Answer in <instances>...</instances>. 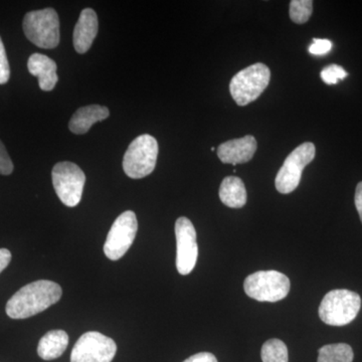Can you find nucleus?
Wrapping results in <instances>:
<instances>
[{"instance_id":"obj_25","label":"nucleus","mask_w":362,"mask_h":362,"mask_svg":"<svg viewBox=\"0 0 362 362\" xmlns=\"http://www.w3.org/2000/svg\"><path fill=\"white\" fill-rule=\"evenodd\" d=\"M183 362H218L216 357L209 352H201V354H194V356L188 357Z\"/></svg>"},{"instance_id":"obj_3","label":"nucleus","mask_w":362,"mask_h":362,"mask_svg":"<svg viewBox=\"0 0 362 362\" xmlns=\"http://www.w3.org/2000/svg\"><path fill=\"white\" fill-rule=\"evenodd\" d=\"M158 151V142L153 136H138L131 142L124 156V173L133 180L151 175L156 169Z\"/></svg>"},{"instance_id":"obj_13","label":"nucleus","mask_w":362,"mask_h":362,"mask_svg":"<svg viewBox=\"0 0 362 362\" xmlns=\"http://www.w3.org/2000/svg\"><path fill=\"white\" fill-rule=\"evenodd\" d=\"M98 16L92 8H86L81 13L74 30V47L78 54H85L92 47L98 33Z\"/></svg>"},{"instance_id":"obj_14","label":"nucleus","mask_w":362,"mask_h":362,"mask_svg":"<svg viewBox=\"0 0 362 362\" xmlns=\"http://www.w3.org/2000/svg\"><path fill=\"white\" fill-rule=\"evenodd\" d=\"M28 68L33 76L39 78L40 89L45 92L54 90L59 81L58 66L54 59L45 54H33L28 59Z\"/></svg>"},{"instance_id":"obj_1","label":"nucleus","mask_w":362,"mask_h":362,"mask_svg":"<svg viewBox=\"0 0 362 362\" xmlns=\"http://www.w3.org/2000/svg\"><path fill=\"white\" fill-rule=\"evenodd\" d=\"M63 295L61 286L49 280H40L18 290L6 304V314L13 319H26L42 313L58 303Z\"/></svg>"},{"instance_id":"obj_23","label":"nucleus","mask_w":362,"mask_h":362,"mask_svg":"<svg viewBox=\"0 0 362 362\" xmlns=\"http://www.w3.org/2000/svg\"><path fill=\"white\" fill-rule=\"evenodd\" d=\"M332 49V42L329 40L314 39L309 47V52L314 56H324Z\"/></svg>"},{"instance_id":"obj_9","label":"nucleus","mask_w":362,"mask_h":362,"mask_svg":"<svg viewBox=\"0 0 362 362\" xmlns=\"http://www.w3.org/2000/svg\"><path fill=\"white\" fill-rule=\"evenodd\" d=\"M138 223L134 211H127L121 214L112 225L106 242L104 252L111 261H118L132 246L137 233Z\"/></svg>"},{"instance_id":"obj_19","label":"nucleus","mask_w":362,"mask_h":362,"mask_svg":"<svg viewBox=\"0 0 362 362\" xmlns=\"http://www.w3.org/2000/svg\"><path fill=\"white\" fill-rule=\"evenodd\" d=\"M261 356L263 362H289L287 345L282 340L270 339L264 343Z\"/></svg>"},{"instance_id":"obj_2","label":"nucleus","mask_w":362,"mask_h":362,"mask_svg":"<svg viewBox=\"0 0 362 362\" xmlns=\"http://www.w3.org/2000/svg\"><path fill=\"white\" fill-rule=\"evenodd\" d=\"M361 298L346 289L332 290L325 295L319 306V317L330 326H344L356 318L361 310Z\"/></svg>"},{"instance_id":"obj_26","label":"nucleus","mask_w":362,"mask_h":362,"mask_svg":"<svg viewBox=\"0 0 362 362\" xmlns=\"http://www.w3.org/2000/svg\"><path fill=\"white\" fill-rule=\"evenodd\" d=\"M11 261V252L7 249H0V273L6 270Z\"/></svg>"},{"instance_id":"obj_24","label":"nucleus","mask_w":362,"mask_h":362,"mask_svg":"<svg viewBox=\"0 0 362 362\" xmlns=\"http://www.w3.org/2000/svg\"><path fill=\"white\" fill-rule=\"evenodd\" d=\"M13 163L7 153L6 146L0 141V175H9L13 173Z\"/></svg>"},{"instance_id":"obj_8","label":"nucleus","mask_w":362,"mask_h":362,"mask_svg":"<svg viewBox=\"0 0 362 362\" xmlns=\"http://www.w3.org/2000/svg\"><path fill=\"white\" fill-rule=\"evenodd\" d=\"M315 145L305 142L293 150L276 176L275 185L280 194H291L300 185L302 173L315 157Z\"/></svg>"},{"instance_id":"obj_12","label":"nucleus","mask_w":362,"mask_h":362,"mask_svg":"<svg viewBox=\"0 0 362 362\" xmlns=\"http://www.w3.org/2000/svg\"><path fill=\"white\" fill-rule=\"evenodd\" d=\"M258 143L256 138L247 135L240 139L230 140L218 147V156L225 164L247 163L251 161L257 151Z\"/></svg>"},{"instance_id":"obj_11","label":"nucleus","mask_w":362,"mask_h":362,"mask_svg":"<svg viewBox=\"0 0 362 362\" xmlns=\"http://www.w3.org/2000/svg\"><path fill=\"white\" fill-rule=\"evenodd\" d=\"M176 268L180 275H188L194 271L199 257L197 232L192 221L181 216L175 223Z\"/></svg>"},{"instance_id":"obj_22","label":"nucleus","mask_w":362,"mask_h":362,"mask_svg":"<svg viewBox=\"0 0 362 362\" xmlns=\"http://www.w3.org/2000/svg\"><path fill=\"white\" fill-rule=\"evenodd\" d=\"M11 77V68L7 59L6 47L0 37V85L6 84Z\"/></svg>"},{"instance_id":"obj_7","label":"nucleus","mask_w":362,"mask_h":362,"mask_svg":"<svg viewBox=\"0 0 362 362\" xmlns=\"http://www.w3.org/2000/svg\"><path fill=\"white\" fill-rule=\"evenodd\" d=\"M52 185L56 194L65 206L75 207L82 199L86 175L73 162H59L52 168Z\"/></svg>"},{"instance_id":"obj_16","label":"nucleus","mask_w":362,"mask_h":362,"mask_svg":"<svg viewBox=\"0 0 362 362\" xmlns=\"http://www.w3.org/2000/svg\"><path fill=\"white\" fill-rule=\"evenodd\" d=\"M69 345V335L64 330L45 333L37 345V354L44 361H54L63 356Z\"/></svg>"},{"instance_id":"obj_5","label":"nucleus","mask_w":362,"mask_h":362,"mask_svg":"<svg viewBox=\"0 0 362 362\" xmlns=\"http://www.w3.org/2000/svg\"><path fill=\"white\" fill-rule=\"evenodd\" d=\"M26 37L42 49H54L59 44V20L54 8L30 11L23 18Z\"/></svg>"},{"instance_id":"obj_15","label":"nucleus","mask_w":362,"mask_h":362,"mask_svg":"<svg viewBox=\"0 0 362 362\" xmlns=\"http://www.w3.org/2000/svg\"><path fill=\"white\" fill-rule=\"evenodd\" d=\"M110 115L107 107L101 105H89L75 112L69 122V128L75 134H85L95 123L106 120Z\"/></svg>"},{"instance_id":"obj_4","label":"nucleus","mask_w":362,"mask_h":362,"mask_svg":"<svg viewBox=\"0 0 362 362\" xmlns=\"http://www.w3.org/2000/svg\"><path fill=\"white\" fill-rule=\"evenodd\" d=\"M270 80V69L265 64H254L233 76L230 84V95L239 106H247L261 96Z\"/></svg>"},{"instance_id":"obj_18","label":"nucleus","mask_w":362,"mask_h":362,"mask_svg":"<svg viewBox=\"0 0 362 362\" xmlns=\"http://www.w3.org/2000/svg\"><path fill=\"white\" fill-rule=\"evenodd\" d=\"M318 354L317 362H352L354 358V350L345 343L325 345Z\"/></svg>"},{"instance_id":"obj_21","label":"nucleus","mask_w":362,"mask_h":362,"mask_svg":"<svg viewBox=\"0 0 362 362\" xmlns=\"http://www.w3.org/2000/svg\"><path fill=\"white\" fill-rule=\"evenodd\" d=\"M321 78L325 84L337 85L339 81L344 80L347 77V71L338 65H330L324 68L321 71Z\"/></svg>"},{"instance_id":"obj_10","label":"nucleus","mask_w":362,"mask_h":362,"mask_svg":"<svg viewBox=\"0 0 362 362\" xmlns=\"http://www.w3.org/2000/svg\"><path fill=\"white\" fill-rule=\"evenodd\" d=\"M116 352L117 345L112 338L89 331L76 342L71 350V362H111Z\"/></svg>"},{"instance_id":"obj_6","label":"nucleus","mask_w":362,"mask_h":362,"mask_svg":"<svg viewBox=\"0 0 362 362\" xmlns=\"http://www.w3.org/2000/svg\"><path fill=\"white\" fill-rule=\"evenodd\" d=\"M289 278L278 271H259L247 277L244 289L250 298L259 302H278L289 294Z\"/></svg>"},{"instance_id":"obj_27","label":"nucleus","mask_w":362,"mask_h":362,"mask_svg":"<svg viewBox=\"0 0 362 362\" xmlns=\"http://www.w3.org/2000/svg\"><path fill=\"white\" fill-rule=\"evenodd\" d=\"M354 202H356L357 213L359 214V218H361L362 223V181L357 185Z\"/></svg>"},{"instance_id":"obj_17","label":"nucleus","mask_w":362,"mask_h":362,"mask_svg":"<svg viewBox=\"0 0 362 362\" xmlns=\"http://www.w3.org/2000/svg\"><path fill=\"white\" fill-rule=\"evenodd\" d=\"M220 199L225 206L240 209L247 204V190L244 182L237 176H228L221 182Z\"/></svg>"},{"instance_id":"obj_20","label":"nucleus","mask_w":362,"mask_h":362,"mask_svg":"<svg viewBox=\"0 0 362 362\" xmlns=\"http://www.w3.org/2000/svg\"><path fill=\"white\" fill-rule=\"evenodd\" d=\"M313 13L312 0H292L290 2L289 16L293 23L303 25L309 21Z\"/></svg>"}]
</instances>
